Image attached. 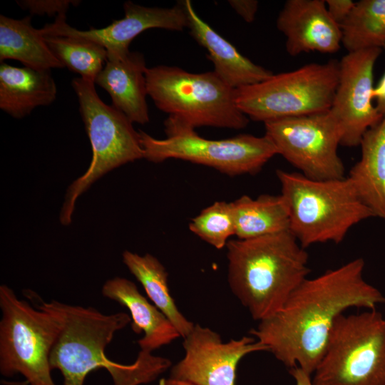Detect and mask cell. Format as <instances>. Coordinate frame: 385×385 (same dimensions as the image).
Instances as JSON below:
<instances>
[{"label":"cell","mask_w":385,"mask_h":385,"mask_svg":"<svg viewBox=\"0 0 385 385\" xmlns=\"http://www.w3.org/2000/svg\"><path fill=\"white\" fill-rule=\"evenodd\" d=\"M364 260H352L304 279L283 307L249 334L286 366L312 374L337 318L352 307L376 309L385 296L363 277Z\"/></svg>","instance_id":"obj_1"},{"label":"cell","mask_w":385,"mask_h":385,"mask_svg":"<svg viewBox=\"0 0 385 385\" xmlns=\"http://www.w3.org/2000/svg\"><path fill=\"white\" fill-rule=\"evenodd\" d=\"M61 327L51 349V369H58L63 385H140L155 381L171 361L140 350L131 364L106 357L105 350L114 334L131 322L125 312L105 314L92 307L70 305L55 300Z\"/></svg>","instance_id":"obj_2"},{"label":"cell","mask_w":385,"mask_h":385,"mask_svg":"<svg viewBox=\"0 0 385 385\" xmlns=\"http://www.w3.org/2000/svg\"><path fill=\"white\" fill-rule=\"evenodd\" d=\"M226 247L230 288L256 321L278 312L310 272L308 253L289 230L230 240Z\"/></svg>","instance_id":"obj_3"},{"label":"cell","mask_w":385,"mask_h":385,"mask_svg":"<svg viewBox=\"0 0 385 385\" xmlns=\"http://www.w3.org/2000/svg\"><path fill=\"white\" fill-rule=\"evenodd\" d=\"M289 219V230L307 248L343 241L355 225L374 217L347 178L317 180L277 170Z\"/></svg>","instance_id":"obj_4"},{"label":"cell","mask_w":385,"mask_h":385,"mask_svg":"<svg viewBox=\"0 0 385 385\" xmlns=\"http://www.w3.org/2000/svg\"><path fill=\"white\" fill-rule=\"evenodd\" d=\"M148 95L168 114L165 122L190 129L210 126L240 130L250 119L237 107L235 89L214 71L190 73L165 65L145 71Z\"/></svg>","instance_id":"obj_5"},{"label":"cell","mask_w":385,"mask_h":385,"mask_svg":"<svg viewBox=\"0 0 385 385\" xmlns=\"http://www.w3.org/2000/svg\"><path fill=\"white\" fill-rule=\"evenodd\" d=\"M36 307L18 298L12 289L0 286V373L21 374L29 385H56L49 356L61 327L55 300L49 302L25 291Z\"/></svg>","instance_id":"obj_6"},{"label":"cell","mask_w":385,"mask_h":385,"mask_svg":"<svg viewBox=\"0 0 385 385\" xmlns=\"http://www.w3.org/2000/svg\"><path fill=\"white\" fill-rule=\"evenodd\" d=\"M94 84L82 77L71 81L93 155L86 173L67 190L60 213V222L66 226L71 222L77 198L94 182L115 168L143 158L139 132L125 114L99 98Z\"/></svg>","instance_id":"obj_7"},{"label":"cell","mask_w":385,"mask_h":385,"mask_svg":"<svg viewBox=\"0 0 385 385\" xmlns=\"http://www.w3.org/2000/svg\"><path fill=\"white\" fill-rule=\"evenodd\" d=\"M313 374V385H385V316L340 314Z\"/></svg>","instance_id":"obj_8"},{"label":"cell","mask_w":385,"mask_h":385,"mask_svg":"<svg viewBox=\"0 0 385 385\" xmlns=\"http://www.w3.org/2000/svg\"><path fill=\"white\" fill-rule=\"evenodd\" d=\"M339 61L312 63L235 89V101L249 119L263 123L328 111L338 85Z\"/></svg>","instance_id":"obj_9"},{"label":"cell","mask_w":385,"mask_h":385,"mask_svg":"<svg viewBox=\"0 0 385 385\" xmlns=\"http://www.w3.org/2000/svg\"><path fill=\"white\" fill-rule=\"evenodd\" d=\"M143 158L158 163L179 159L212 168L230 176L256 174L277 150L264 135L240 134L233 138L211 140L200 136L195 130L167 126V138L156 139L138 130Z\"/></svg>","instance_id":"obj_10"},{"label":"cell","mask_w":385,"mask_h":385,"mask_svg":"<svg viewBox=\"0 0 385 385\" xmlns=\"http://www.w3.org/2000/svg\"><path fill=\"white\" fill-rule=\"evenodd\" d=\"M265 135L281 155L304 176L317 180L345 178L338 155L340 128L329 111L264 123Z\"/></svg>","instance_id":"obj_11"},{"label":"cell","mask_w":385,"mask_h":385,"mask_svg":"<svg viewBox=\"0 0 385 385\" xmlns=\"http://www.w3.org/2000/svg\"><path fill=\"white\" fill-rule=\"evenodd\" d=\"M381 48L349 52L339 61V80L329 113L338 124L341 145H359L364 134L384 118L373 103L374 67Z\"/></svg>","instance_id":"obj_12"},{"label":"cell","mask_w":385,"mask_h":385,"mask_svg":"<svg viewBox=\"0 0 385 385\" xmlns=\"http://www.w3.org/2000/svg\"><path fill=\"white\" fill-rule=\"evenodd\" d=\"M183 346L185 356L172 366L170 376L195 385H235L240 361L248 354L267 351L252 336L223 342L218 333L199 324Z\"/></svg>","instance_id":"obj_13"},{"label":"cell","mask_w":385,"mask_h":385,"mask_svg":"<svg viewBox=\"0 0 385 385\" xmlns=\"http://www.w3.org/2000/svg\"><path fill=\"white\" fill-rule=\"evenodd\" d=\"M125 16L108 26L86 31L76 29L58 16L52 24L41 29L43 34L77 36L103 46L108 53L128 52L132 41L150 29L182 31L188 27V19L182 1L169 8L148 7L127 1L123 4Z\"/></svg>","instance_id":"obj_14"},{"label":"cell","mask_w":385,"mask_h":385,"mask_svg":"<svg viewBox=\"0 0 385 385\" xmlns=\"http://www.w3.org/2000/svg\"><path fill=\"white\" fill-rule=\"evenodd\" d=\"M286 37V50L295 56L317 51L333 53L342 45V31L329 16L324 0H288L276 20Z\"/></svg>","instance_id":"obj_15"},{"label":"cell","mask_w":385,"mask_h":385,"mask_svg":"<svg viewBox=\"0 0 385 385\" xmlns=\"http://www.w3.org/2000/svg\"><path fill=\"white\" fill-rule=\"evenodd\" d=\"M147 68L144 56L140 52L107 53L106 65L95 80V83L109 94L112 106L133 123L149 122Z\"/></svg>","instance_id":"obj_16"},{"label":"cell","mask_w":385,"mask_h":385,"mask_svg":"<svg viewBox=\"0 0 385 385\" xmlns=\"http://www.w3.org/2000/svg\"><path fill=\"white\" fill-rule=\"evenodd\" d=\"M192 37L207 51L215 73L228 86L237 89L262 82L274 73L254 63L217 33L195 11L190 0L182 1Z\"/></svg>","instance_id":"obj_17"},{"label":"cell","mask_w":385,"mask_h":385,"mask_svg":"<svg viewBox=\"0 0 385 385\" xmlns=\"http://www.w3.org/2000/svg\"><path fill=\"white\" fill-rule=\"evenodd\" d=\"M101 292L103 297L129 310L132 330L144 333L137 341L141 351L152 353L180 337L167 317L140 294L132 281L115 277L104 283Z\"/></svg>","instance_id":"obj_18"},{"label":"cell","mask_w":385,"mask_h":385,"mask_svg":"<svg viewBox=\"0 0 385 385\" xmlns=\"http://www.w3.org/2000/svg\"><path fill=\"white\" fill-rule=\"evenodd\" d=\"M51 70L0 65V108L15 118H22L36 107L48 106L57 88Z\"/></svg>","instance_id":"obj_19"},{"label":"cell","mask_w":385,"mask_h":385,"mask_svg":"<svg viewBox=\"0 0 385 385\" xmlns=\"http://www.w3.org/2000/svg\"><path fill=\"white\" fill-rule=\"evenodd\" d=\"M359 145L361 158L347 178L374 217L385 221V115L364 134Z\"/></svg>","instance_id":"obj_20"},{"label":"cell","mask_w":385,"mask_h":385,"mask_svg":"<svg viewBox=\"0 0 385 385\" xmlns=\"http://www.w3.org/2000/svg\"><path fill=\"white\" fill-rule=\"evenodd\" d=\"M14 59L37 70L63 68L46 43L41 29L31 24V16L14 19L0 15V61Z\"/></svg>","instance_id":"obj_21"},{"label":"cell","mask_w":385,"mask_h":385,"mask_svg":"<svg viewBox=\"0 0 385 385\" xmlns=\"http://www.w3.org/2000/svg\"><path fill=\"white\" fill-rule=\"evenodd\" d=\"M123 262L130 273L142 284L153 304L176 328L181 337H186L195 324L178 309L168 282V274L163 265L153 255H139L128 250L123 252Z\"/></svg>","instance_id":"obj_22"},{"label":"cell","mask_w":385,"mask_h":385,"mask_svg":"<svg viewBox=\"0 0 385 385\" xmlns=\"http://www.w3.org/2000/svg\"><path fill=\"white\" fill-rule=\"evenodd\" d=\"M235 236L247 240L274 234L289 227L288 210L281 195H242L232 202Z\"/></svg>","instance_id":"obj_23"},{"label":"cell","mask_w":385,"mask_h":385,"mask_svg":"<svg viewBox=\"0 0 385 385\" xmlns=\"http://www.w3.org/2000/svg\"><path fill=\"white\" fill-rule=\"evenodd\" d=\"M347 53L385 48V0H361L340 26Z\"/></svg>","instance_id":"obj_24"},{"label":"cell","mask_w":385,"mask_h":385,"mask_svg":"<svg viewBox=\"0 0 385 385\" xmlns=\"http://www.w3.org/2000/svg\"><path fill=\"white\" fill-rule=\"evenodd\" d=\"M43 36L50 50L63 66L95 83L107 60V50L103 46L77 36Z\"/></svg>","instance_id":"obj_25"},{"label":"cell","mask_w":385,"mask_h":385,"mask_svg":"<svg viewBox=\"0 0 385 385\" xmlns=\"http://www.w3.org/2000/svg\"><path fill=\"white\" fill-rule=\"evenodd\" d=\"M189 229L217 250L226 247L230 237L235 235L232 202H215L191 220Z\"/></svg>","instance_id":"obj_26"},{"label":"cell","mask_w":385,"mask_h":385,"mask_svg":"<svg viewBox=\"0 0 385 385\" xmlns=\"http://www.w3.org/2000/svg\"><path fill=\"white\" fill-rule=\"evenodd\" d=\"M80 1L72 0H24L16 1L22 9L29 11L31 15L48 16H66L71 5L76 6Z\"/></svg>","instance_id":"obj_27"},{"label":"cell","mask_w":385,"mask_h":385,"mask_svg":"<svg viewBox=\"0 0 385 385\" xmlns=\"http://www.w3.org/2000/svg\"><path fill=\"white\" fill-rule=\"evenodd\" d=\"M325 3L329 16L339 26L346 20L355 4L351 0H327Z\"/></svg>","instance_id":"obj_28"},{"label":"cell","mask_w":385,"mask_h":385,"mask_svg":"<svg viewBox=\"0 0 385 385\" xmlns=\"http://www.w3.org/2000/svg\"><path fill=\"white\" fill-rule=\"evenodd\" d=\"M228 4L247 23L255 20L259 3L256 0H229Z\"/></svg>","instance_id":"obj_29"},{"label":"cell","mask_w":385,"mask_h":385,"mask_svg":"<svg viewBox=\"0 0 385 385\" xmlns=\"http://www.w3.org/2000/svg\"><path fill=\"white\" fill-rule=\"evenodd\" d=\"M373 99L376 101V106L379 111L385 115V73L374 88Z\"/></svg>","instance_id":"obj_30"},{"label":"cell","mask_w":385,"mask_h":385,"mask_svg":"<svg viewBox=\"0 0 385 385\" xmlns=\"http://www.w3.org/2000/svg\"><path fill=\"white\" fill-rule=\"evenodd\" d=\"M289 374L294 378L295 385H313L312 375L299 366L290 368Z\"/></svg>","instance_id":"obj_31"},{"label":"cell","mask_w":385,"mask_h":385,"mask_svg":"<svg viewBox=\"0 0 385 385\" xmlns=\"http://www.w3.org/2000/svg\"><path fill=\"white\" fill-rule=\"evenodd\" d=\"M158 385H195L190 382L177 379L169 376V378L160 379Z\"/></svg>","instance_id":"obj_32"}]
</instances>
